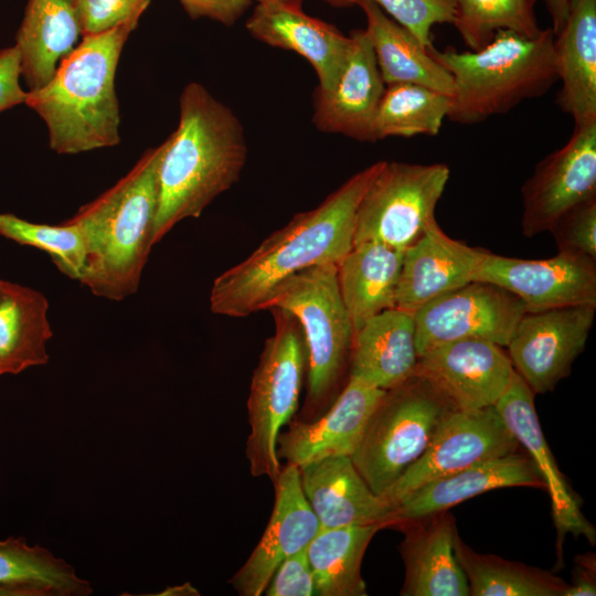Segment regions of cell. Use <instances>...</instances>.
Segmentation results:
<instances>
[{"instance_id": "30", "label": "cell", "mask_w": 596, "mask_h": 596, "mask_svg": "<svg viewBox=\"0 0 596 596\" xmlns=\"http://www.w3.org/2000/svg\"><path fill=\"white\" fill-rule=\"evenodd\" d=\"M46 297L32 288L3 280L0 296V376L46 364L52 337Z\"/></svg>"}, {"instance_id": "45", "label": "cell", "mask_w": 596, "mask_h": 596, "mask_svg": "<svg viewBox=\"0 0 596 596\" xmlns=\"http://www.w3.org/2000/svg\"><path fill=\"white\" fill-rule=\"evenodd\" d=\"M158 595L162 596H198L200 593L190 583L169 587Z\"/></svg>"}, {"instance_id": "5", "label": "cell", "mask_w": 596, "mask_h": 596, "mask_svg": "<svg viewBox=\"0 0 596 596\" xmlns=\"http://www.w3.org/2000/svg\"><path fill=\"white\" fill-rule=\"evenodd\" d=\"M552 28L535 38L499 31L482 49L454 47L430 54L450 73L454 89L447 119L472 125L543 95L557 81Z\"/></svg>"}, {"instance_id": "42", "label": "cell", "mask_w": 596, "mask_h": 596, "mask_svg": "<svg viewBox=\"0 0 596 596\" xmlns=\"http://www.w3.org/2000/svg\"><path fill=\"white\" fill-rule=\"evenodd\" d=\"M20 57L15 46L0 50V111L25 102L20 85Z\"/></svg>"}, {"instance_id": "29", "label": "cell", "mask_w": 596, "mask_h": 596, "mask_svg": "<svg viewBox=\"0 0 596 596\" xmlns=\"http://www.w3.org/2000/svg\"><path fill=\"white\" fill-rule=\"evenodd\" d=\"M356 6L365 13V31L385 85L412 83L451 96L453 77L429 49L376 3L361 0Z\"/></svg>"}, {"instance_id": "4", "label": "cell", "mask_w": 596, "mask_h": 596, "mask_svg": "<svg viewBox=\"0 0 596 596\" xmlns=\"http://www.w3.org/2000/svg\"><path fill=\"white\" fill-rule=\"evenodd\" d=\"M168 138L148 149L131 170L68 219L86 240L79 283L95 296L120 301L136 294L151 248L159 170Z\"/></svg>"}, {"instance_id": "40", "label": "cell", "mask_w": 596, "mask_h": 596, "mask_svg": "<svg viewBox=\"0 0 596 596\" xmlns=\"http://www.w3.org/2000/svg\"><path fill=\"white\" fill-rule=\"evenodd\" d=\"M267 596H312L315 581L306 549L285 558L264 590Z\"/></svg>"}, {"instance_id": "10", "label": "cell", "mask_w": 596, "mask_h": 596, "mask_svg": "<svg viewBox=\"0 0 596 596\" xmlns=\"http://www.w3.org/2000/svg\"><path fill=\"white\" fill-rule=\"evenodd\" d=\"M519 443L494 406L451 409L423 455L381 497L394 507L423 485L514 453Z\"/></svg>"}, {"instance_id": "32", "label": "cell", "mask_w": 596, "mask_h": 596, "mask_svg": "<svg viewBox=\"0 0 596 596\" xmlns=\"http://www.w3.org/2000/svg\"><path fill=\"white\" fill-rule=\"evenodd\" d=\"M93 593L74 568L23 538L0 540V596H86Z\"/></svg>"}, {"instance_id": "27", "label": "cell", "mask_w": 596, "mask_h": 596, "mask_svg": "<svg viewBox=\"0 0 596 596\" xmlns=\"http://www.w3.org/2000/svg\"><path fill=\"white\" fill-rule=\"evenodd\" d=\"M404 251L377 242L353 245L338 266V284L353 333L395 308Z\"/></svg>"}, {"instance_id": "24", "label": "cell", "mask_w": 596, "mask_h": 596, "mask_svg": "<svg viewBox=\"0 0 596 596\" xmlns=\"http://www.w3.org/2000/svg\"><path fill=\"white\" fill-rule=\"evenodd\" d=\"M519 486L542 487L543 482L530 456L514 451L475 464L415 489L394 507L391 525L447 511L492 489Z\"/></svg>"}, {"instance_id": "28", "label": "cell", "mask_w": 596, "mask_h": 596, "mask_svg": "<svg viewBox=\"0 0 596 596\" xmlns=\"http://www.w3.org/2000/svg\"><path fill=\"white\" fill-rule=\"evenodd\" d=\"M81 33L73 0H29L17 33L21 77L34 91L54 75Z\"/></svg>"}, {"instance_id": "11", "label": "cell", "mask_w": 596, "mask_h": 596, "mask_svg": "<svg viewBox=\"0 0 596 596\" xmlns=\"http://www.w3.org/2000/svg\"><path fill=\"white\" fill-rule=\"evenodd\" d=\"M526 312L522 299L488 281L473 280L414 312L418 356L456 340L479 339L507 347Z\"/></svg>"}, {"instance_id": "21", "label": "cell", "mask_w": 596, "mask_h": 596, "mask_svg": "<svg viewBox=\"0 0 596 596\" xmlns=\"http://www.w3.org/2000/svg\"><path fill=\"white\" fill-rule=\"evenodd\" d=\"M485 252L451 238L434 221L404 251L395 307L414 313L427 302L473 281Z\"/></svg>"}, {"instance_id": "20", "label": "cell", "mask_w": 596, "mask_h": 596, "mask_svg": "<svg viewBox=\"0 0 596 596\" xmlns=\"http://www.w3.org/2000/svg\"><path fill=\"white\" fill-rule=\"evenodd\" d=\"M245 26L254 39L305 57L326 92L337 85L352 47L350 35L292 3H257Z\"/></svg>"}, {"instance_id": "1", "label": "cell", "mask_w": 596, "mask_h": 596, "mask_svg": "<svg viewBox=\"0 0 596 596\" xmlns=\"http://www.w3.org/2000/svg\"><path fill=\"white\" fill-rule=\"evenodd\" d=\"M384 161L349 178L318 206L297 213L244 260L213 281L210 309L244 318L260 311L275 287L313 266L338 265L353 247L359 204Z\"/></svg>"}, {"instance_id": "8", "label": "cell", "mask_w": 596, "mask_h": 596, "mask_svg": "<svg viewBox=\"0 0 596 596\" xmlns=\"http://www.w3.org/2000/svg\"><path fill=\"white\" fill-rule=\"evenodd\" d=\"M275 332L265 340L253 372L247 415L249 435L245 455L253 477L277 478L281 465L277 438L298 408L307 352L297 318L279 307L269 308Z\"/></svg>"}, {"instance_id": "22", "label": "cell", "mask_w": 596, "mask_h": 596, "mask_svg": "<svg viewBox=\"0 0 596 596\" xmlns=\"http://www.w3.org/2000/svg\"><path fill=\"white\" fill-rule=\"evenodd\" d=\"M298 469L304 493L322 529L391 526L393 508L371 490L350 456L326 457Z\"/></svg>"}, {"instance_id": "39", "label": "cell", "mask_w": 596, "mask_h": 596, "mask_svg": "<svg viewBox=\"0 0 596 596\" xmlns=\"http://www.w3.org/2000/svg\"><path fill=\"white\" fill-rule=\"evenodd\" d=\"M83 35L111 30L140 19L150 0H73Z\"/></svg>"}, {"instance_id": "9", "label": "cell", "mask_w": 596, "mask_h": 596, "mask_svg": "<svg viewBox=\"0 0 596 596\" xmlns=\"http://www.w3.org/2000/svg\"><path fill=\"white\" fill-rule=\"evenodd\" d=\"M450 177L445 163L384 161L355 216L353 245L377 242L405 251L435 220Z\"/></svg>"}, {"instance_id": "41", "label": "cell", "mask_w": 596, "mask_h": 596, "mask_svg": "<svg viewBox=\"0 0 596 596\" xmlns=\"http://www.w3.org/2000/svg\"><path fill=\"white\" fill-rule=\"evenodd\" d=\"M191 19L207 18L223 25H233L253 0H179Z\"/></svg>"}, {"instance_id": "26", "label": "cell", "mask_w": 596, "mask_h": 596, "mask_svg": "<svg viewBox=\"0 0 596 596\" xmlns=\"http://www.w3.org/2000/svg\"><path fill=\"white\" fill-rule=\"evenodd\" d=\"M556 103L574 126L596 120V0H570L567 17L554 38Z\"/></svg>"}, {"instance_id": "12", "label": "cell", "mask_w": 596, "mask_h": 596, "mask_svg": "<svg viewBox=\"0 0 596 596\" xmlns=\"http://www.w3.org/2000/svg\"><path fill=\"white\" fill-rule=\"evenodd\" d=\"M595 305H573L526 311L507 345L515 372L534 393L552 391L566 377L584 351Z\"/></svg>"}, {"instance_id": "15", "label": "cell", "mask_w": 596, "mask_h": 596, "mask_svg": "<svg viewBox=\"0 0 596 596\" xmlns=\"http://www.w3.org/2000/svg\"><path fill=\"white\" fill-rule=\"evenodd\" d=\"M513 373L502 347L479 339L456 340L428 349L418 356L415 372L457 409L494 406Z\"/></svg>"}, {"instance_id": "18", "label": "cell", "mask_w": 596, "mask_h": 596, "mask_svg": "<svg viewBox=\"0 0 596 596\" xmlns=\"http://www.w3.org/2000/svg\"><path fill=\"white\" fill-rule=\"evenodd\" d=\"M352 47L333 89L313 92L312 123L322 132L374 142V119L385 89L370 38L364 30L350 32Z\"/></svg>"}, {"instance_id": "17", "label": "cell", "mask_w": 596, "mask_h": 596, "mask_svg": "<svg viewBox=\"0 0 596 596\" xmlns=\"http://www.w3.org/2000/svg\"><path fill=\"white\" fill-rule=\"evenodd\" d=\"M349 377L331 405L311 421L290 423L277 438V456L297 467L331 456H351L370 415L384 394Z\"/></svg>"}, {"instance_id": "25", "label": "cell", "mask_w": 596, "mask_h": 596, "mask_svg": "<svg viewBox=\"0 0 596 596\" xmlns=\"http://www.w3.org/2000/svg\"><path fill=\"white\" fill-rule=\"evenodd\" d=\"M417 362L412 312L386 309L353 333L349 377L386 391L414 375Z\"/></svg>"}, {"instance_id": "37", "label": "cell", "mask_w": 596, "mask_h": 596, "mask_svg": "<svg viewBox=\"0 0 596 596\" xmlns=\"http://www.w3.org/2000/svg\"><path fill=\"white\" fill-rule=\"evenodd\" d=\"M337 8L356 6L361 0H322ZM387 15L413 33L427 49L433 46L432 29L453 23L456 0H370Z\"/></svg>"}, {"instance_id": "31", "label": "cell", "mask_w": 596, "mask_h": 596, "mask_svg": "<svg viewBox=\"0 0 596 596\" xmlns=\"http://www.w3.org/2000/svg\"><path fill=\"white\" fill-rule=\"evenodd\" d=\"M382 524L320 529L306 547L318 596H365L364 553Z\"/></svg>"}, {"instance_id": "23", "label": "cell", "mask_w": 596, "mask_h": 596, "mask_svg": "<svg viewBox=\"0 0 596 596\" xmlns=\"http://www.w3.org/2000/svg\"><path fill=\"white\" fill-rule=\"evenodd\" d=\"M398 550L405 577L402 596H469L467 577L456 557L455 520L446 511L406 521Z\"/></svg>"}, {"instance_id": "19", "label": "cell", "mask_w": 596, "mask_h": 596, "mask_svg": "<svg viewBox=\"0 0 596 596\" xmlns=\"http://www.w3.org/2000/svg\"><path fill=\"white\" fill-rule=\"evenodd\" d=\"M534 392L515 372L494 407L519 445L526 449L549 491L552 517L557 531V547L566 534L584 536L595 543L596 531L585 518L574 492L560 471L544 438L534 407Z\"/></svg>"}, {"instance_id": "2", "label": "cell", "mask_w": 596, "mask_h": 596, "mask_svg": "<svg viewBox=\"0 0 596 596\" xmlns=\"http://www.w3.org/2000/svg\"><path fill=\"white\" fill-rule=\"evenodd\" d=\"M179 106V125L168 137L159 170L152 246L179 222L199 217L238 181L247 160L242 123L202 84H187Z\"/></svg>"}, {"instance_id": "47", "label": "cell", "mask_w": 596, "mask_h": 596, "mask_svg": "<svg viewBox=\"0 0 596 596\" xmlns=\"http://www.w3.org/2000/svg\"><path fill=\"white\" fill-rule=\"evenodd\" d=\"M2 291H3V280L0 279V296L2 295Z\"/></svg>"}, {"instance_id": "35", "label": "cell", "mask_w": 596, "mask_h": 596, "mask_svg": "<svg viewBox=\"0 0 596 596\" xmlns=\"http://www.w3.org/2000/svg\"><path fill=\"white\" fill-rule=\"evenodd\" d=\"M535 0H456L453 24L469 51L485 47L499 31L538 36Z\"/></svg>"}, {"instance_id": "43", "label": "cell", "mask_w": 596, "mask_h": 596, "mask_svg": "<svg viewBox=\"0 0 596 596\" xmlns=\"http://www.w3.org/2000/svg\"><path fill=\"white\" fill-rule=\"evenodd\" d=\"M536 1V0H535ZM552 18V30L557 34L564 25L570 0H542Z\"/></svg>"}, {"instance_id": "34", "label": "cell", "mask_w": 596, "mask_h": 596, "mask_svg": "<svg viewBox=\"0 0 596 596\" xmlns=\"http://www.w3.org/2000/svg\"><path fill=\"white\" fill-rule=\"evenodd\" d=\"M449 107V96L428 87L412 83L385 85L374 119L375 140L436 136Z\"/></svg>"}, {"instance_id": "46", "label": "cell", "mask_w": 596, "mask_h": 596, "mask_svg": "<svg viewBox=\"0 0 596 596\" xmlns=\"http://www.w3.org/2000/svg\"><path fill=\"white\" fill-rule=\"evenodd\" d=\"M257 3H264V2H285V3H292L301 6L302 0H253Z\"/></svg>"}, {"instance_id": "6", "label": "cell", "mask_w": 596, "mask_h": 596, "mask_svg": "<svg viewBox=\"0 0 596 596\" xmlns=\"http://www.w3.org/2000/svg\"><path fill=\"white\" fill-rule=\"evenodd\" d=\"M286 309L301 326L307 352L305 421L318 417L337 397L349 364L353 329L341 299L338 266L304 269L279 283L263 310Z\"/></svg>"}, {"instance_id": "3", "label": "cell", "mask_w": 596, "mask_h": 596, "mask_svg": "<svg viewBox=\"0 0 596 596\" xmlns=\"http://www.w3.org/2000/svg\"><path fill=\"white\" fill-rule=\"evenodd\" d=\"M139 19L83 35L42 87L26 92L24 104L45 123L50 149L76 155L120 142L115 75L123 47Z\"/></svg>"}, {"instance_id": "7", "label": "cell", "mask_w": 596, "mask_h": 596, "mask_svg": "<svg viewBox=\"0 0 596 596\" xmlns=\"http://www.w3.org/2000/svg\"><path fill=\"white\" fill-rule=\"evenodd\" d=\"M454 408L417 374L384 392L350 456L374 493L383 494L423 455Z\"/></svg>"}, {"instance_id": "44", "label": "cell", "mask_w": 596, "mask_h": 596, "mask_svg": "<svg viewBox=\"0 0 596 596\" xmlns=\"http://www.w3.org/2000/svg\"><path fill=\"white\" fill-rule=\"evenodd\" d=\"M596 595V584L590 574L583 572L581 573L574 585H568L563 596H595Z\"/></svg>"}, {"instance_id": "38", "label": "cell", "mask_w": 596, "mask_h": 596, "mask_svg": "<svg viewBox=\"0 0 596 596\" xmlns=\"http://www.w3.org/2000/svg\"><path fill=\"white\" fill-rule=\"evenodd\" d=\"M557 253L596 260V198L564 213L550 228Z\"/></svg>"}, {"instance_id": "36", "label": "cell", "mask_w": 596, "mask_h": 596, "mask_svg": "<svg viewBox=\"0 0 596 596\" xmlns=\"http://www.w3.org/2000/svg\"><path fill=\"white\" fill-rule=\"evenodd\" d=\"M0 235L50 254L58 270L81 280L86 267V240L82 228L67 220L61 225L36 224L14 214H0Z\"/></svg>"}, {"instance_id": "33", "label": "cell", "mask_w": 596, "mask_h": 596, "mask_svg": "<svg viewBox=\"0 0 596 596\" xmlns=\"http://www.w3.org/2000/svg\"><path fill=\"white\" fill-rule=\"evenodd\" d=\"M454 551L467 577L469 596H563L568 586L539 568L477 553L457 533Z\"/></svg>"}, {"instance_id": "14", "label": "cell", "mask_w": 596, "mask_h": 596, "mask_svg": "<svg viewBox=\"0 0 596 596\" xmlns=\"http://www.w3.org/2000/svg\"><path fill=\"white\" fill-rule=\"evenodd\" d=\"M473 280L496 284L518 296L526 311L573 305L596 306V260L557 253L523 259L485 252Z\"/></svg>"}, {"instance_id": "16", "label": "cell", "mask_w": 596, "mask_h": 596, "mask_svg": "<svg viewBox=\"0 0 596 596\" xmlns=\"http://www.w3.org/2000/svg\"><path fill=\"white\" fill-rule=\"evenodd\" d=\"M275 501L265 531L230 583L242 596L264 593L278 565L305 550L321 529L300 482L297 466L286 462L273 481Z\"/></svg>"}, {"instance_id": "13", "label": "cell", "mask_w": 596, "mask_h": 596, "mask_svg": "<svg viewBox=\"0 0 596 596\" xmlns=\"http://www.w3.org/2000/svg\"><path fill=\"white\" fill-rule=\"evenodd\" d=\"M521 194L526 237L550 231L564 213L596 198V120L574 126L568 141L535 166Z\"/></svg>"}]
</instances>
